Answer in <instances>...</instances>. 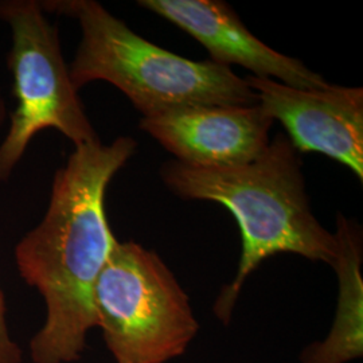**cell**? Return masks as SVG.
<instances>
[{
    "label": "cell",
    "mask_w": 363,
    "mask_h": 363,
    "mask_svg": "<svg viewBox=\"0 0 363 363\" xmlns=\"http://www.w3.org/2000/svg\"><path fill=\"white\" fill-rule=\"evenodd\" d=\"M93 304L116 363H167L183 355L199 331L175 274L135 241H117L96 281Z\"/></svg>",
    "instance_id": "cell-4"
},
{
    "label": "cell",
    "mask_w": 363,
    "mask_h": 363,
    "mask_svg": "<svg viewBox=\"0 0 363 363\" xmlns=\"http://www.w3.org/2000/svg\"><path fill=\"white\" fill-rule=\"evenodd\" d=\"M273 121L259 104L191 105L143 117L140 128L184 166L225 169L257 159Z\"/></svg>",
    "instance_id": "cell-7"
},
{
    "label": "cell",
    "mask_w": 363,
    "mask_h": 363,
    "mask_svg": "<svg viewBox=\"0 0 363 363\" xmlns=\"http://www.w3.org/2000/svg\"><path fill=\"white\" fill-rule=\"evenodd\" d=\"M49 13L77 19L82 38L69 66L79 89L106 81L151 117L191 105L259 104L257 94L230 67L193 61L148 42L93 0L40 3Z\"/></svg>",
    "instance_id": "cell-3"
},
{
    "label": "cell",
    "mask_w": 363,
    "mask_h": 363,
    "mask_svg": "<svg viewBox=\"0 0 363 363\" xmlns=\"http://www.w3.org/2000/svg\"><path fill=\"white\" fill-rule=\"evenodd\" d=\"M0 19L11 30L9 67L16 106L0 144V183L7 181L39 130H60L74 147L99 139L61 52L58 30L38 1H0Z\"/></svg>",
    "instance_id": "cell-5"
},
{
    "label": "cell",
    "mask_w": 363,
    "mask_h": 363,
    "mask_svg": "<svg viewBox=\"0 0 363 363\" xmlns=\"http://www.w3.org/2000/svg\"><path fill=\"white\" fill-rule=\"evenodd\" d=\"M0 363H22V350L13 340L6 318V301L0 288Z\"/></svg>",
    "instance_id": "cell-10"
},
{
    "label": "cell",
    "mask_w": 363,
    "mask_h": 363,
    "mask_svg": "<svg viewBox=\"0 0 363 363\" xmlns=\"http://www.w3.org/2000/svg\"><path fill=\"white\" fill-rule=\"evenodd\" d=\"M120 136L78 145L55 172L48 211L15 247L21 277L46 306L43 325L31 337L33 363H74L97 327L96 281L117 244L105 213L108 184L136 151Z\"/></svg>",
    "instance_id": "cell-1"
},
{
    "label": "cell",
    "mask_w": 363,
    "mask_h": 363,
    "mask_svg": "<svg viewBox=\"0 0 363 363\" xmlns=\"http://www.w3.org/2000/svg\"><path fill=\"white\" fill-rule=\"evenodd\" d=\"M4 116H6V106H4V101H3V99H1V93H0V124L3 123Z\"/></svg>",
    "instance_id": "cell-11"
},
{
    "label": "cell",
    "mask_w": 363,
    "mask_h": 363,
    "mask_svg": "<svg viewBox=\"0 0 363 363\" xmlns=\"http://www.w3.org/2000/svg\"><path fill=\"white\" fill-rule=\"evenodd\" d=\"M162 179L181 198L220 203L240 226L242 250L238 269L214 303V313L223 323L230 322L247 277L265 259L294 253L331 267L337 261V237L313 216L301 160L286 135L279 133L247 164L196 169L174 160L163 164Z\"/></svg>",
    "instance_id": "cell-2"
},
{
    "label": "cell",
    "mask_w": 363,
    "mask_h": 363,
    "mask_svg": "<svg viewBox=\"0 0 363 363\" xmlns=\"http://www.w3.org/2000/svg\"><path fill=\"white\" fill-rule=\"evenodd\" d=\"M150 10L198 40L218 65H240L255 77L298 89H325L330 82L296 58L276 52L253 35L233 9L220 0H142Z\"/></svg>",
    "instance_id": "cell-8"
},
{
    "label": "cell",
    "mask_w": 363,
    "mask_h": 363,
    "mask_svg": "<svg viewBox=\"0 0 363 363\" xmlns=\"http://www.w3.org/2000/svg\"><path fill=\"white\" fill-rule=\"evenodd\" d=\"M261 108L281 121L298 152H319L363 181V89L328 85L298 89L271 78L247 76Z\"/></svg>",
    "instance_id": "cell-6"
},
{
    "label": "cell",
    "mask_w": 363,
    "mask_h": 363,
    "mask_svg": "<svg viewBox=\"0 0 363 363\" xmlns=\"http://www.w3.org/2000/svg\"><path fill=\"white\" fill-rule=\"evenodd\" d=\"M337 259L339 279L337 316L325 342L313 343L301 355V363H346L362 357L363 281L361 233L350 220L339 216Z\"/></svg>",
    "instance_id": "cell-9"
}]
</instances>
